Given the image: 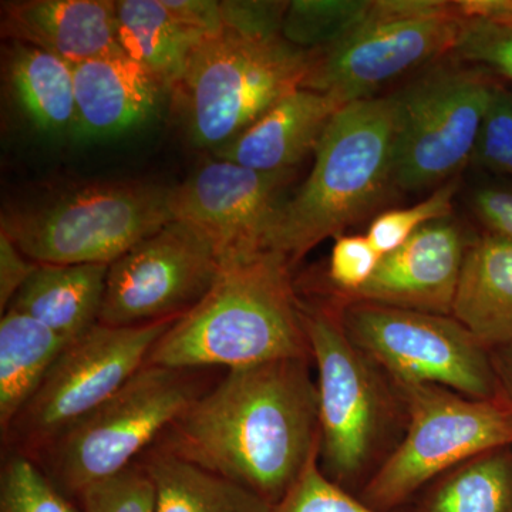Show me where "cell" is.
I'll return each mask as SVG.
<instances>
[{
  "instance_id": "obj_1",
  "label": "cell",
  "mask_w": 512,
  "mask_h": 512,
  "mask_svg": "<svg viewBox=\"0 0 512 512\" xmlns=\"http://www.w3.org/2000/svg\"><path fill=\"white\" fill-rule=\"evenodd\" d=\"M312 359L228 370L154 447L227 478L275 505L319 450Z\"/></svg>"
},
{
  "instance_id": "obj_2",
  "label": "cell",
  "mask_w": 512,
  "mask_h": 512,
  "mask_svg": "<svg viewBox=\"0 0 512 512\" xmlns=\"http://www.w3.org/2000/svg\"><path fill=\"white\" fill-rule=\"evenodd\" d=\"M285 359H312L292 266L264 254L222 266L217 282L175 320L144 365L228 370Z\"/></svg>"
},
{
  "instance_id": "obj_3",
  "label": "cell",
  "mask_w": 512,
  "mask_h": 512,
  "mask_svg": "<svg viewBox=\"0 0 512 512\" xmlns=\"http://www.w3.org/2000/svg\"><path fill=\"white\" fill-rule=\"evenodd\" d=\"M318 370L319 467L359 495L402 441L407 410L396 384L349 338L338 301L302 302Z\"/></svg>"
},
{
  "instance_id": "obj_4",
  "label": "cell",
  "mask_w": 512,
  "mask_h": 512,
  "mask_svg": "<svg viewBox=\"0 0 512 512\" xmlns=\"http://www.w3.org/2000/svg\"><path fill=\"white\" fill-rule=\"evenodd\" d=\"M396 97L352 101L315 150L308 180L279 211L269 252L295 266L328 238L365 220L394 187Z\"/></svg>"
},
{
  "instance_id": "obj_5",
  "label": "cell",
  "mask_w": 512,
  "mask_h": 512,
  "mask_svg": "<svg viewBox=\"0 0 512 512\" xmlns=\"http://www.w3.org/2000/svg\"><path fill=\"white\" fill-rule=\"evenodd\" d=\"M171 188L99 181L2 212L0 232L46 265H111L174 221Z\"/></svg>"
},
{
  "instance_id": "obj_6",
  "label": "cell",
  "mask_w": 512,
  "mask_h": 512,
  "mask_svg": "<svg viewBox=\"0 0 512 512\" xmlns=\"http://www.w3.org/2000/svg\"><path fill=\"white\" fill-rule=\"evenodd\" d=\"M313 50L284 36L255 39L225 30L192 53L173 93L194 146L218 150L296 90L312 69Z\"/></svg>"
},
{
  "instance_id": "obj_7",
  "label": "cell",
  "mask_w": 512,
  "mask_h": 512,
  "mask_svg": "<svg viewBox=\"0 0 512 512\" xmlns=\"http://www.w3.org/2000/svg\"><path fill=\"white\" fill-rule=\"evenodd\" d=\"M208 389L201 370L144 365L39 454L43 471L76 503L87 487L136 463Z\"/></svg>"
},
{
  "instance_id": "obj_8",
  "label": "cell",
  "mask_w": 512,
  "mask_h": 512,
  "mask_svg": "<svg viewBox=\"0 0 512 512\" xmlns=\"http://www.w3.org/2000/svg\"><path fill=\"white\" fill-rule=\"evenodd\" d=\"M396 384V383H394ZM407 410L402 441L357 497L396 512L434 480L471 458L512 447V410L436 384H396Z\"/></svg>"
},
{
  "instance_id": "obj_9",
  "label": "cell",
  "mask_w": 512,
  "mask_h": 512,
  "mask_svg": "<svg viewBox=\"0 0 512 512\" xmlns=\"http://www.w3.org/2000/svg\"><path fill=\"white\" fill-rule=\"evenodd\" d=\"M464 19L448 0H372L342 39L313 50L303 89L332 93L346 104L369 99L383 83L454 53Z\"/></svg>"
},
{
  "instance_id": "obj_10",
  "label": "cell",
  "mask_w": 512,
  "mask_h": 512,
  "mask_svg": "<svg viewBox=\"0 0 512 512\" xmlns=\"http://www.w3.org/2000/svg\"><path fill=\"white\" fill-rule=\"evenodd\" d=\"M339 303L349 338L394 383L436 384L470 399L501 400L490 352L454 316Z\"/></svg>"
},
{
  "instance_id": "obj_11",
  "label": "cell",
  "mask_w": 512,
  "mask_h": 512,
  "mask_svg": "<svg viewBox=\"0 0 512 512\" xmlns=\"http://www.w3.org/2000/svg\"><path fill=\"white\" fill-rule=\"evenodd\" d=\"M177 319L141 326L97 323L63 349L3 439L19 447L25 456H39L60 434L136 375Z\"/></svg>"
},
{
  "instance_id": "obj_12",
  "label": "cell",
  "mask_w": 512,
  "mask_h": 512,
  "mask_svg": "<svg viewBox=\"0 0 512 512\" xmlns=\"http://www.w3.org/2000/svg\"><path fill=\"white\" fill-rule=\"evenodd\" d=\"M495 87L481 70L441 67L396 94L394 185L444 184L473 160Z\"/></svg>"
},
{
  "instance_id": "obj_13",
  "label": "cell",
  "mask_w": 512,
  "mask_h": 512,
  "mask_svg": "<svg viewBox=\"0 0 512 512\" xmlns=\"http://www.w3.org/2000/svg\"><path fill=\"white\" fill-rule=\"evenodd\" d=\"M221 271L204 234L168 222L109 266L99 323L141 326L180 318L210 292Z\"/></svg>"
},
{
  "instance_id": "obj_14",
  "label": "cell",
  "mask_w": 512,
  "mask_h": 512,
  "mask_svg": "<svg viewBox=\"0 0 512 512\" xmlns=\"http://www.w3.org/2000/svg\"><path fill=\"white\" fill-rule=\"evenodd\" d=\"M292 170L256 171L214 158L171 188L174 221L204 234L221 265L251 261L269 252Z\"/></svg>"
},
{
  "instance_id": "obj_15",
  "label": "cell",
  "mask_w": 512,
  "mask_h": 512,
  "mask_svg": "<svg viewBox=\"0 0 512 512\" xmlns=\"http://www.w3.org/2000/svg\"><path fill=\"white\" fill-rule=\"evenodd\" d=\"M467 247L458 225L448 220L434 222L403 247L384 255L375 275L360 291L335 301L451 316Z\"/></svg>"
},
{
  "instance_id": "obj_16",
  "label": "cell",
  "mask_w": 512,
  "mask_h": 512,
  "mask_svg": "<svg viewBox=\"0 0 512 512\" xmlns=\"http://www.w3.org/2000/svg\"><path fill=\"white\" fill-rule=\"evenodd\" d=\"M77 141L106 140L136 130L156 113L163 84L121 47L73 66Z\"/></svg>"
},
{
  "instance_id": "obj_17",
  "label": "cell",
  "mask_w": 512,
  "mask_h": 512,
  "mask_svg": "<svg viewBox=\"0 0 512 512\" xmlns=\"http://www.w3.org/2000/svg\"><path fill=\"white\" fill-rule=\"evenodd\" d=\"M2 35L80 64L119 49L116 2L15 0L2 3Z\"/></svg>"
},
{
  "instance_id": "obj_18",
  "label": "cell",
  "mask_w": 512,
  "mask_h": 512,
  "mask_svg": "<svg viewBox=\"0 0 512 512\" xmlns=\"http://www.w3.org/2000/svg\"><path fill=\"white\" fill-rule=\"evenodd\" d=\"M345 106V101L332 93L296 90L215 150L214 158L266 173L292 170L315 153L330 121Z\"/></svg>"
},
{
  "instance_id": "obj_19",
  "label": "cell",
  "mask_w": 512,
  "mask_h": 512,
  "mask_svg": "<svg viewBox=\"0 0 512 512\" xmlns=\"http://www.w3.org/2000/svg\"><path fill=\"white\" fill-rule=\"evenodd\" d=\"M490 352L512 342V241L481 235L464 259L453 315Z\"/></svg>"
},
{
  "instance_id": "obj_20",
  "label": "cell",
  "mask_w": 512,
  "mask_h": 512,
  "mask_svg": "<svg viewBox=\"0 0 512 512\" xmlns=\"http://www.w3.org/2000/svg\"><path fill=\"white\" fill-rule=\"evenodd\" d=\"M109 266L39 264L8 311L32 316L72 343L99 323Z\"/></svg>"
},
{
  "instance_id": "obj_21",
  "label": "cell",
  "mask_w": 512,
  "mask_h": 512,
  "mask_svg": "<svg viewBox=\"0 0 512 512\" xmlns=\"http://www.w3.org/2000/svg\"><path fill=\"white\" fill-rule=\"evenodd\" d=\"M116 18L121 49L174 93L205 37L181 25L163 0H119Z\"/></svg>"
},
{
  "instance_id": "obj_22",
  "label": "cell",
  "mask_w": 512,
  "mask_h": 512,
  "mask_svg": "<svg viewBox=\"0 0 512 512\" xmlns=\"http://www.w3.org/2000/svg\"><path fill=\"white\" fill-rule=\"evenodd\" d=\"M6 74L13 100L30 126L50 137L73 134V64L45 50L13 42Z\"/></svg>"
},
{
  "instance_id": "obj_23",
  "label": "cell",
  "mask_w": 512,
  "mask_h": 512,
  "mask_svg": "<svg viewBox=\"0 0 512 512\" xmlns=\"http://www.w3.org/2000/svg\"><path fill=\"white\" fill-rule=\"evenodd\" d=\"M69 343L32 316L8 311L0 320V427L8 431Z\"/></svg>"
},
{
  "instance_id": "obj_24",
  "label": "cell",
  "mask_w": 512,
  "mask_h": 512,
  "mask_svg": "<svg viewBox=\"0 0 512 512\" xmlns=\"http://www.w3.org/2000/svg\"><path fill=\"white\" fill-rule=\"evenodd\" d=\"M138 460L156 490V512H272L248 488L167 453L148 448Z\"/></svg>"
},
{
  "instance_id": "obj_25",
  "label": "cell",
  "mask_w": 512,
  "mask_h": 512,
  "mask_svg": "<svg viewBox=\"0 0 512 512\" xmlns=\"http://www.w3.org/2000/svg\"><path fill=\"white\" fill-rule=\"evenodd\" d=\"M396 512H512V447L460 464Z\"/></svg>"
},
{
  "instance_id": "obj_26",
  "label": "cell",
  "mask_w": 512,
  "mask_h": 512,
  "mask_svg": "<svg viewBox=\"0 0 512 512\" xmlns=\"http://www.w3.org/2000/svg\"><path fill=\"white\" fill-rule=\"evenodd\" d=\"M370 3V0H293L286 9L282 36L301 49H325L342 39L365 16Z\"/></svg>"
},
{
  "instance_id": "obj_27",
  "label": "cell",
  "mask_w": 512,
  "mask_h": 512,
  "mask_svg": "<svg viewBox=\"0 0 512 512\" xmlns=\"http://www.w3.org/2000/svg\"><path fill=\"white\" fill-rule=\"evenodd\" d=\"M0 512H80L32 458L12 454L0 476Z\"/></svg>"
},
{
  "instance_id": "obj_28",
  "label": "cell",
  "mask_w": 512,
  "mask_h": 512,
  "mask_svg": "<svg viewBox=\"0 0 512 512\" xmlns=\"http://www.w3.org/2000/svg\"><path fill=\"white\" fill-rule=\"evenodd\" d=\"M458 185V178L448 180L413 207L382 212L370 224L367 238L382 256L392 254L427 225L450 218Z\"/></svg>"
},
{
  "instance_id": "obj_29",
  "label": "cell",
  "mask_w": 512,
  "mask_h": 512,
  "mask_svg": "<svg viewBox=\"0 0 512 512\" xmlns=\"http://www.w3.org/2000/svg\"><path fill=\"white\" fill-rule=\"evenodd\" d=\"M80 512H156V490L140 460L90 485L76 498Z\"/></svg>"
},
{
  "instance_id": "obj_30",
  "label": "cell",
  "mask_w": 512,
  "mask_h": 512,
  "mask_svg": "<svg viewBox=\"0 0 512 512\" xmlns=\"http://www.w3.org/2000/svg\"><path fill=\"white\" fill-rule=\"evenodd\" d=\"M272 512H379L330 481L319 467V450Z\"/></svg>"
},
{
  "instance_id": "obj_31",
  "label": "cell",
  "mask_w": 512,
  "mask_h": 512,
  "mask_svg": "<svg viewBox=\"0 0 512 512\" xmlns=\"http://www.w3.org/2000/svg\"><path fill=\"white\" fill-rule=\"evenodd\" d=\"M382 254L367 235H340L330 252L328 281L333 299L353 295L375 275Z\"/></svg>"
},
{
  "instance_id": "obj_32",
  "label": "cell",
  "mask_w": 512,
  "mask_h": 512,
  "mask_svg": "<svg viewBox=\"0 0 512 512\" xmlns=\"http://www.w3.org/2000/svg\"><path fill=\"white\" fill-rule=\"evenodd\" d=\"M464 19L454 53L466 62L484 64L512 82V22Z\"/></svg>"
},
{
  "instance_id": "obj_33",
  "label": "cell",
  "mask_w": 512,
  "mask_h": 512,
  "mask_svg": "<svg viewBox=\"0 0 512 512\" xmlns=\"http://www.w3.org/2000/svg\"><path fill=\"white\" fill-rule=\"evenodd\" d=\"M473 160L495 173L512 175V97L495 87Z\"/></svg>"
},
{
  "instance_id": "obj_34",
  "label": "cell",
  "mask_w": 512,
  "mask_h": 512,
  "mask_svg": "<svg viewBox=\"0 0 512 512\" xmlns=\"http://www.w3.org/2000/svg\"><path fill=\"white\" fill-rule=\"evenodd\" d=\"M220 3L225 30L255 39L282 36V25L289 2L224 0Z\"/></svg>"
},
{
  "instance_id": "obj_35",
  "label": "cell",
  "mask_w": 512,
  "mask_h": 512,
  "mask_svg": "<svg viewBox=\"0 0 512 512\" xmlns=\"http://www.w3.org/2000/svg\"><path fill=\"white\" fill-rule=\"evenodd\" d=\"M36 262L29 259L12 239L0 232V311H8L13 298L36 271Z\"/></svg>"
},
{
  "instance_id": "obj_36",
  "label": "cell",
  "mask_w": 512,
  "mask_h": 512,
  "mask_svg": "<svg viewBox=\"0 0 512 512\" xmlns=\"http://www.w3.org/2000/svg\"><path fill=\"white\" fill-rule=\"evenodd\" d=\"M163 3L181 25L205 39L224 32L220 2H215V0H163Z\"/></svg>"
},
{
  "instance_id": "obj_37",
  "label": "cell",
  "mask_w": 512,
  "mask_h": 512,
  "mask_svg": "<svg viewBox=\"0 0 512 512\" xmlns=\"http://www.w3.org/2000/svg\"><path fill=\"white\" fill-rule=\"evenodd\" d=\"M473 208L491 234L512 241V191L481 188L474 192Z\"/></svg>"
},
{
  "instance_id": "obj_38",
  "label": "cell",
  "mask_w": 512,
  "mask_h": 512,
  "mask_svg": "<svg viewBox=\"0 0 512 512\" xmlns=\"http://www.w3.org/2000/svg\"><path fill=\"white\" fill-rule=\"evenodd\" d=\"M500 399L512 410V342L490 350Z\"/></svg>"
}]
</instances>
